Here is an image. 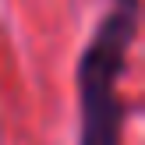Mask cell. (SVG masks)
Listing matches in <instances>:
<instances>
[{
	"label": "cell",
	"mask_w": 145,
	"mask_h": 145,
	"mask_svg": "<svg viewBox=\"0 0 145 145\" xmlns=\"http://www.w3.org/2000/svg\"><path fill=\"white\" fill-rule=\"evenodd\" d=\"M138 35V0H113L78 60V145H120V78Z\"/></svg>",
	"instance_id": "obj_1"
}]
</instances>
